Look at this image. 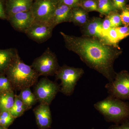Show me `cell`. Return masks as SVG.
I'll use <instances>...</instances> for the list:
<instances>
[{"instance_id": "7402d4cb", "label": "cell", "mask_w": 129, "mask_h": 129, "mask_svg": "<svg viewBox=\"0 0 129 129\" xmlns=\"http://www.w3.org/2000/svg\"><path fill=\"white\" fill-rule=\"evenodd\" d=\"M15 118L11 114L9 111H0V120L1 126L5 129L8 127L12 123Z\"/></svg>"}, {"instance_id": "30bf717a", "label": "cell", "mask_w": 129, "mask_h": 129, "mask_svg": "<svg viewBox=\"0 0 129 129\" xmlns=\"http://www.w3.org/2000/svg\"><path fill=\"white\" fill-rule=\"evenodd\" d=\"M7 20L14 29L19 32L25 33L34 22L35 19L30 10L9 16Z\"/></svg>"}, {"instance_id": "5b68a950", "label": "cell", "mask_w": 129, "mask_h": 129, "mask_svg": "<svg viewBox=\"0 0 129 129\" xmlns=\"http://www.w3.org/2000/svg\"><path fill=\"white\" fill-rule=\"evenodd\" d=\"M31 67L40 76L55 75L60 67L56 55L49 47L41 55L35 59Z\"/></svg>"}, {"instance_id": "d590c367", "label": "cell", "mask_w": 129, "mask_h": 129, "mask_svg": "<svg viewBox=\"0 0 129 129\" xmlns=\"http://www.w3.org/2000/svg\"><path fill=\"white\" fill-rule=\"evenodd\" d=\"M0 94H1V92H0Z\"/></svg>"}, {"instance_id": "603a6c76", "label": "cell", "mask_w": 129, "mask_h": 129, "mask_svg": "<svg viewBox=\"0 0 129 129\" xmlns=\"http://www.w3.org/2000/svg\"><path fill=\"white\" fill-rule=\"evenodd\" d=\"M79 7L87 12H98L97 0H83Z\"/></svg>"}, {"instance_id": "44dd1931", "label": "cell", "mask_w": 129, "mask_h": 129, "mask_svg": "<svg viewBox=\"0 0 129 129\" xmlns=\"http://www.w3.org/2000/svg\"><path fill=\"white\" fill-rule=\"evenodd\" d=\"M98 12L101 15L107 16L111 12L116 11L111 0H97Z\"/></svg>"}, {"instance_id": "d6986e66", "label": "cell", "mask_w": 129, "mask_h": 129, "mask_svg": "<svg viewBox=\"0 0 129 129\" xmlns=\"http://www.w3.org/2000/svg\"><path fill=\"white\" fill-rule=\"evenodd\" d=\"M28 110L26 106L19 98L18 95H15L14 102L13 106L9 112L15 118L20 117Z\"/></svg>"}, {"instance_id": "e0dca14e", "label": "cell", "mask_w": 129, "mask_h": 129, "mask_svg": "<svg viewBox=\"0 0 129 129\" xmlns=\"http://www.w3.org/2000/svg\"><path fill=\"white\" fill-rule=\"evenodd\" d=\"M14 98L13 90L1 93L0 111H10L14 104Z\"/></svg>"}, {"instance_id": "7c38bea8", "label": "cell", "mask_w": 129, "mask_h": 129, "mask_svg": "<svg viewBox=\"0 0 129 129\" xmlns=\"http://www.w3.org/2000/svg\"><path fill=\"white\" fill-rule=\"evenodd\" d=\"M103 19L94 17L83 26V36L94 37L101 40L103 38L102 24Z\"/></svg>"}, {"instance_id": "ffe728a7", "label": "cell", "mask_w": 129, "mask_h": 129, "mask_svg": "<svg viewBox=\"0 0 129 129\" xmlns=\"http://www.w3.org/2000/svg\"><path fill=\"white\" fill-rule=\"evenodd\" d=\"M101 40L107 45L113 46L115 47H117L120 40L116 28H111L106 36Z\"/></svg>"}, {"instance_id": "836d02e7", "label": "cell", "mask_w": 129, "mask_h": 129, "mask_svg": "<svg viewBox=\"0 0 129 129\" xmlns=\"http://www.w3.org/2000/svg\"><path fill=\"white\" fill-rule=\"evenodd\" d=\"M1 120H0V126H1Z\"/></svg>"}, {"instance_id": "6da1fadb", "label": "cell", "mask_w": 129, "mask_h": 129, "mask_svg": "<svg viewBox=\"0 0 129 129\" xmlns=\"http://www.w3.org/2000/svg\"><path fill=\"white\" fill-rule=\"evenodd\" d=\"M65 46L76 53L91 68L102 74L109 82L113 80L116 74L113 64L119 53L115 47L104 44L94 37H76L61 32Z\"/></svg>"}, {"instance_id": "484cf974", "label": "cell", "mask_w": 129, "mask_h": 129, "mask_svg": "<svg viewBox=\"0 0 129 129\" xmlns=\"http://www.w3.org/2000/svg\"><path fill=\"white\" fill-rule=\"evenodd\" d=\"M120 16L122 24L124 26H129V6H125L122 10Z\"/></svg>"}, {"instance_id": "1f68e13d", "label": "cell", "mask_w": 129, "mask_h": 129, "mask_svg": "<svg viewBox=\"0 0 129 129\" xmlns=\"http://www.w3.org/2000/svg\"><path fill=\"white\" fill-rule=\"evenodd\" d=\"M0 19L3 20H7V17L4 9L2 0H0Z\"/></svg>"}, {"instance_id": "5bb4252c", "label": "cell", "mask_w": 129, "mask_h": 129, "mask_svg": "<svg viewBox=\"0 0 129 129\" xmlns=\"http://www.w3.org/2000/svg\"><path fill=\"white\" fill-rule=\"evenodd\" d=\"M72 8L58 2L50 23L55 27L62 23L69 22Z\"/></svg>"}, {"instance_id": "4316f807", "label": "cell", "mask_w": 129, "mask_h": 129, "mask_svg": "<svg viewBox=\"0 0 129 129\" xmlns=\"http://www.w3.org/2000/svg\"><path fill=\"white\" fill-rule=\"evenodd\" d=\"M115 28L117 32L120 41L129 36V26H119Z\"/></svg>"}, {"instance_id": "9a60e30c", "label": "cell", "mask_w": 129, "mask_h": 129, "mask_svg": "<svg viewBox=\"0 0 129 129\" xmlns=\"http://www.w3.org/2000/svg\"><path fill=\"white\" fill-rule=\"evenodd\" d=\"M18 52L15 48L0 50V72L4 73L16 57Z\"/></svg>"}, {"instance_id": "ba28073f", "label": "cell", "mask_w": 129, "mask_h": 129, "mask_svg": "<svg viewBox=\"0 0 129 129\" xmlns=\"http://www.w3.org/2000/svg\"><path fill=\"white\" fill-rule=\"evenodd\" d=\"M58 3L57 0H35L30 10L34 21L50 23Z\"/></svg>"}, {"instance_id": "8fae6325", "label": "cell", "mask_w": 129, "mask_h": 129, "mask_svg": "<svg viewBox=\"0 0 129 129\" xmlns=\"http://www.w3.org/2000/svg\"><path fill=\"white\" fill-rule=\"evenodd\" d=\"M49 105L40 103L34 109L36 122L39 129H47L51 127L52 116Z\"/></svg>"}, {"instance_id": "e575fe53", "label": "cell", "mask_w": 129, "mask_h": 129, "mask_svg": "<svg viewBox=\"0 0 129 129\" xmlns=\"http://www.w3.org/2000/svg\"><path fill=\"white\" fill-rule=\"evenodd\" d=\"M32 1H35V0H32Z\"/></svg>"}, {"instance_id": "ac0fdd59", "label": "cell", "mask_w": 129, "mask_h": 129, "mask_svg": "<svg viewBox=\"0 0 129 129\" xmlns=\"http://www.w3.org/2000/svg\"><path fill=\"white\" fill-rule=\"evenodd\" d=\"M19 98L25 104L28 109H30L33 105H35L37 101V98L30 89V88H27L21 90L18 95Z\"/></svg>"}, {"instance_id": "d4e9b609", "label": "cell", "mask_w": 129, "mask_h": 129, "mask_svg": "<svg viewBox=\"0 0 129 129\" xmlns=\"http://www.w3.org/2000/svg\"><path fill=\"white\" fill-rule=\"evenodd\" d=\"M107 16L110 20L112 28L118 27L122 24L120 14L118 13L117 11L111 12Z\"/></svg>"}, {"instance_id": "9c48e42d", "label": "cell", "mask_w": 129, "mask_h": 129, "mask_svg": "<svg viewBox=\"0 0 129 129\" xmlns=\"http://www.w3.org/2000/svg\"><path fill=\"white\" fill-rule=\"evenodd\" d=\"M54 28L50 23L34 21L24 33L30 39L42 43L51 38Z\"/></svg>"}, {"instance_id": "8992f818", "label": "cell", "mask_w": 129, "mask_h": 129, "mask_svg": "<svg viewBox=\"0 0 129 129\" xmlns=\"http://www.w3.org/2000/svg\"><path fill=\"white\" fill-rule=\"evenodd\" d=\"M109 95L129 102V73L121 71L116 74L112 81L105 86Z\"/></svg>"}, {"instance_id": "7a4b0ae2", "label": "cell", "mask_w": 129, "mask_h": 129, "mask_svg": "<svg viewBox=\"0 0 129 129\" xmlns=\"http://www.w3.org/2000/svg\"><path fill=\"white\" fill-rule=\"evenodd\" d=\"M3 74L11 82L13 90H18L30 88L37 82L40 76L31 66L21 60L18 53Z\"/></svg>"}, {"instance_id": "4fadbf2b", "label": "cell", "mask_w": 129, "mask_h": 129, "mask_svg": "<svg viewBox=\"0 0 129 129\" xmlns=\"http://www.w3.org/2000/svg\"><path fill=\"white\" fill-rule=\"evenodd\" d=\"M33 3L32 0H7L5 12L7 18L16 13L30 11Z\"/></svg>"}, {"instance_id": "f1b7e54d", "label": "cell", "mask_w": 129, "mask_h": 129, "mask_svg": "<svg viewBox=\"0 0 129 129\" xmlns=\"http://www.w3.org/2000/svg\"><path fill=\"white\" fill-rule=\"evenodd\" d=\"M58 2L67 5L69 7L73 8L79 7L81 2L83 0H57Z\"/></svg>"}, {"instance_id": "d6a6232c", "label": "cell", "mask_w": 129, "mask_h": 129, "mask_svg": "<svg viewBox=\"0 0 129 129\" xmlns=\"http://www.w3.org/2000/svg\"><path fill=\"white\" fill-rule=\"evenodd\" d=\"M0 129H5V128H4V127H3L2 126H1H1H0Z\"/></svg>"}, {"instance_id": "3957f363", "label": "cell", "mask_w": 129, "mask_h": 129, "mask_svg": "<svg viewBox=\"0 0 129 129\" xmlns=\"http://www.w3.org/2000/svg\"><path fill=\"white\" fill-rule=\"evenodd\" d=\"M94 107L108 122L115 124L129 119V102L109 95L94 104Z\"/></svg>"}, {"instance_id": "cb8c5ba5", "label": "cell", "mask_w": 129, "mask_h": 129, "mask_svg": "<svg viewBox=\"0 0 129 129\" xmlns=\"http://www.w3.org/2000/svg\"><path fill=\"white\" fill-rule=\"evenodd\" d=\"M13 90L11 82L4 74H0V92H8Z\"/></svg>"}, {"instance_id": "52a82bcc", "label": "cell", "mask_w": 129, "mask_h": 129, "mask_svg": "<svg viewBox=\"0 0 129 129\" xmlns=\"http://www.w3.org/2000/svg\"><path fill=\"white\" fill-rule=\"evenodd\" d=\"M60 90L57 83L44 78L36 84L34 94L40 103L50 105Z\"/></svg>"}, {"instance_id": "83f0119b", "label": "cell", "mask_w": 129, "mask_h": 129, "mask_svg": "<svg viewBox=\"0 0 129 129\" xmlns=\"http://www.w3.org/2000/svg\"><path fill=\"white\" fill-rule=\"evenodd\" d=\"M106 16L105 18L103 19L102 24L103 38L106 36L108 30L112 28L111 22H110V20H109L108 16L107 15Z\"/></svg>"}, {"instance_id": "f546056e", "label": "cell", "mask_w": 129, "mask_h": 129, "mask_svg": "<svg viewBox=\"0 0 129 129\" xmlns=\"http://www.w3.org/2000/svg\"><path fill=\"white\" fill-rule=\"evenodd\" d=\"M116 11L123 10L125 6V0H111Z\"/></svg>"}, {"instance_id": "4dcf8cb0", "label": "cell", "mask_w": 129, "mask_h": 129, "mask_svg": "<svg viewBox=\"0 0 129 129\" xmlns=\"http://www.w3.org/2000/svg\"><path fill=\"white\" fill-rule=\"evenodd\" d=\"M108 129H129V119L119 124L112 125Z\"/></svg>"}, {"instance_id": "277c9868", "label": "cell", "mask_w": 129, "mask_h": 129, "mask_svg": "<svg viewBox=\"0 0 129 129\" xmlns=\"http://www.w3.org/2000/svg\"><path fill=\"white\" fill-rule=\"evenodd\" d=\"M84 70L67 65L60 67L55 74L56 79L61 81L60 91L67 96L73 93L77 82L84 74Z\"/></svg>"}, {"instance_id": "2e32d148", "label": "cell", "mask_w": 129, "mask_h": 129, "mask_svg": "<svg viewBox=\"0 0 129 129\" xmlns=\"http://www.w3.org/2000/svg\"><path fill=\"white\" fill-rule=\"evenodd\" d=\"M89 20L88 12L80 7L72 8L70 22L83 27L87 23Z\"/></svg>"}]
</instances>
